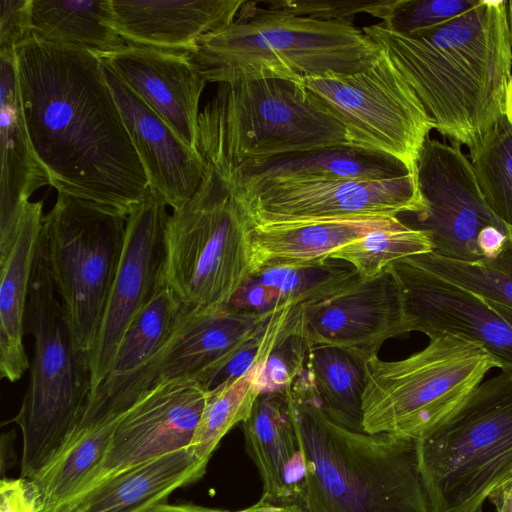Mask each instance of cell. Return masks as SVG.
Listing matches in <instances>:
<instances>
[{"label":"cell","instance_id":"cell-1","mask_svg":"<svg viewBox=\"0 0 512 512\" xmlns=\"http://www.w3.org/2000/svg\"><path fill=\"white\" fill-rule=\"evenodd\" d=\"M16 60L27 131L49 185L127 216L149 185L100 57L33 34Z\"/></svg>","mask_w":512,"mask_h":512},{"label":"cell","instance_id":"cell-2","mask_svg":"<svg viewBox=\"0 0 512 512\" xmlns=\"http://www.w3.org/2000/svg\"><path fill=\"white\" fill-rule=\"evenodd\" d=\"M362 30L388 55L450 143L470 149L506 116L512 76L508 1L479 0L417 36L381 23Z\"/></svg>","mask_w":512,"mask_h":512},{"label":"cell","instance_id":"cell-3","mask_svg":"<svg viewBox=\"0 0 512 512\" xmlns=\"http://www.w3.org/2000/svg\"><path fill=\"white\" fill-rule=\"evenodd\" d=\"M282 392L305 464L299 505L306 512H432L418 439L336 424L306 368Z\"/></svg>","mask_w":512,"mask_h":512},{"label":"cell","instance_id":"cell-4","mask_svg":"<svg viewBox=\"0 0 512 512\" xmlns=\"http://www.w3.org/2000/svg\"><path fill=\"white\" fill-rule=\"evenodd\" d=\"M380 47L352 23L243 3L229 25L199 38L191 54L207 82L345 75L364 71Z\"/></svg>","mask_w":512,"mask_h":512},{"label":"cell","instance_id":"cell-5","mask_svg":"<svg viewBox=\"0 0 512 512\" xmlns=\"http://www.w3.org/2000/svg\"><path fill=\"white\" fill-rule=\"evenodd\" d=\"M346 144L344 127L302 80L219 83L198 118L197 151L221 178L246 163Z\"/></svg>","mask_w":512,"mask_h":512},{"label":"cell","instance_id":"cell-6","mask_svg":"<svg viewBox=\"0 0 512 512\" xmlns=\"http://www.w3.org/2000/svg\"><path fill=\"white\" fill-rule=\"evenodd\" d=\"M40 234L26 311L34 338L30 381L13 421L22 433L21 477L33 480L65 448L91 392L85 351L77 348Z\"/></svg>","mask_w":512,"mask_h":512},{"label":"cell","instance_id":"cell-7","mask_svg":"<svg viewBox=\"0 0 512 512\" xmlns=\"http://www.w3.org/2000/svg\"><path fill=\"white\" fill-rule=\"evenodd\" d=\"M418 455L432 512H481L512 475V371L478 384L418 438Z\"/></svg>","mask_w":512,"mask_h":512},{"label":"cell","instance_id":"cell-8","mask_svg":"<svg viewBox=\"0 0 512 512\" xmlns=\"http://www.w3.org/2000/svg\"><path fill=\"white\" fill-rule=\"evenodd\" d=\"M252 227L240 197L207 165L192 198L168 216L160 282L184 306H226L252 274Z\"/></svg>","mask_w":512,"mask_h":512},{"label":"cell","instance_id":"cell-9","mask_svg":"<svg viewBox=\"0 0 512 512\" xmlns=\"http://www.w3.org/2000/svg\"><path fill=\"white\" fill-rule=\"evenodd\" d=\"M500 362L454 335L430 338L407 358L365 364L363 430L420 438L451 415Z\"/></svg>","mask_w":512,"mask_h":512},{"label":"cell","instance_id":"cell-10","mask_svg":"<svg viewBox=\"0 0 512 512\" xmlns=\"http://www.w3.org/2000/svg\"><path fill=\"white\" fill-rule=\"evenodd\" d=\"M127 216L64 193L44 215L41 237L74 342L96 337L123 250Z\"/></svg>","mask_w":512,"mask_h":512},{"label":"cell","instance_id":"cell-11","mask_svg":"<svg viewBox=\"0 0 512 512\" xmlns=\"http://www.w3.org/2000/svg\"><path fill=\"white\" fill-rule=\"evenodd\" d=\"M302 84L341 123L348 145L389 155L416 178L435 122L382 49L364 71L304 77Z\"/></svg>","mask_w":512,"mask_h":512},{"label":"cell","instance_id":"cell-12","mask_svg":"<svg viewBox=\"0 0 512 512\" xmlns=\"http://www.w3.org/2000/svg\"><path fill=\"white\" fill-rule=\"evenodd\" d=\"M272 313L183 305L164 346L111 393L86 406L75 432L119 416L145 391L164 380L191 376L209 391L216 376L261 331Z\"/></svg>","mask_w":512,"mask_h":512},{"label":"cell","instance_id":"cell-13","mask_svg":"<svg viewBox=\"0 0 512 512\" xmlns=\"http://www.w3.org/2000/svg\"><path fill=\"white\" fill-rule=\"evenodd\" d=\"M416 180L426 210L416 215L433 253L464 262H490L511 228L488 206L472 164L457 143L428 138L417 162Z\"/></svg>","mask_w":512,"mask_h":512},{"label":"cell","instance_id":"cell-14","mask_svg":"<svg viewBox=\"0 0 512 512\" xmlns=\"http://www.w3.org/2000/svg\"><path fill=\"white\" fill-rule=\"evenodd\" d=\"M232 189L253 225L385 219L426 210L411 174L383 180L279 178Z\"/></svg>","mask_w":512,"mask_h":512},{"label":"cell","instance_id":"cell-15","mask_svg":"<svg viewBox=\"0 0 512 512\" xmlns=\"http://www.w3.org/2000/svg\"><path fill=\"white\" fill-rule=\"evenodd\" d=\"M167 204L154 191L127 215L122 254L91 348V392L109 373L128 327L160 283ZM90 392V393H91Z\"/></svg>","mask_w":512,"mask_h":512},{"label":"cell","instance_id":"cell-16","mask_svg":"<svg viewBox=\"0 0 512 512\" xmlns=\"http://www.w3.org/2000/svg\"><path fill=\"white\" fill-rule=\"evenodd\" d=\"M208 392L191 376L164 380L145 391L119 417L101 466L77 496L124 470L189 448Z\"/></svg>","mask_w":512,"mask_h":512},{"label":"cell","instance_id":"cell-17","mask_svg":"<svg viewBox=\"0 0 512 512\" xmlns=\"http://www.w3.org/2000/svg\"><path fill=\"white\" fill-rule=\"evenodd\" d=\"M403 298L407 331L429 339L454 335L483 347L512 371V328L477 293L419 266L410 257L387 266Z\"/></svg>","mask_w":512,"mask_h":512},{"label":"cell","instance_id":"cell-18","mask_svg":"<svg viewBox=\"0 0 512 512\" xmlns=\"http://www.w3.org/2000/svg\"><path fill=\"white\" fill-rule=\"evenodd\" d=\"M300 308L311 348L337 347L368 360L378 356L387 339L408 333L402 292L387 268L371 279L356 275L328 296Z\"/></svg>","mask_w":512,"mask_h":512},{"label":"cell","instance_id":"cell-19","mask_svg":"<svg viewBox=\"0 0 512 512\" xmlns=\"http://www.w3.org/2000/svg\"><path fill=\"white\" fill-rule=\"evenodd\" d=\"M97 55L197 151L199 101L207 80L188 53L127 44Z\"/></svg>","mask_w":512,"mask_h":512},{"label":"cell","instance_id":"cell-20","mask_svg":"<svg viewBox=\"0 0 512 512\" xmlns=\"http://www.w3.org/2000/svg\"><path fill=\"white\" fill-rule=\"evenodd\" d=\"M102 61V60H101ZM103 72L145 170L149 189L173 210L198 190L207 165L138 94L103 62Z\"/></svg>","mask_w":512,"mask_h":512},{"label":"cell","instance_id":"cell-21","mask_svg":"<svg viewBox=\"0 0 512 512\" xmlns=\"http://www.w3.org/2000/svg\"><path fill=\"white\" fill-rule=\"evenodd\" d=\"M245 0H111L127 44L191 54L202 36L232 23Z\"/></svg>","mask_w":512,"mask_h":512},{"label":"cell","instance_id":"cell-22","mask_svg":"<svg viewBox=\"0 0 512 512\" xmlns=\"http://www.w3.org/2000/svg\"><path fill=\"white\" fill-rule=\"evenodd\" d=\"M0 250L10 248L23 205L48 175L32 146L20 101L16 52L0 51Z\"/></svg>","mask_w":512,"mask_h":512},{"label":"cell","instance_id":"cell-23","mask_svg":"<svg viewBox=\"0 0 512 512\" xmlns=\"http://www.w3.org/2000/svg\"><path fill=\"white\" fill-rule=\"evenodd\" d=\"M241 425L246 451L262 480L260 500L299 505L305 464L284 393H261Z\"/></svg>","mask_w":512,"mask_h":512},{"label":"cell","instance_id":"cell-24","mask_svg":"<svg viewBox=\"0 0 512 512\" xmlns=\"http://www.w3.org/2000/svg\"><path fill=\"white\" fill-rule=\"evenodd\" d=\"M206 468L190 448L180 449L105 479L56 512H142L199 480Z\"/></svg>","mask_w":512,"mask_h":512},{"label":"cell","instance_id":"cell-25","mask_svg":"<svg viewBox=\"0 0 512 512\" xmlns=\"http://www.w3.org/2000/svg\"><path fill=\"white\" fill-rule=\"evenodd\" d=\"M42 210V201L23 205L13 246L0 260V373L10 382L19 380L30 366L23 336Z\"/></svg>","mask_w":512,"mask_h":512},{"label":"cell","instance_id":"cell-26","mask_svg":"<svg viewBox=\"0 0 512 512\" xmlns=\"http://www.w3.org/2000/svg\"><path fill=\"white\" fill-rule=\"evenodd\" d=\"M406 174L410 173L399 160L346 144L246 163L222 179L231 188L237 189L279 178L383 180Z\"/></svg>","mask_w":512,"mask_h":512},{"label":"cell","instance_id":"cell-27","mask_svg":"<svg viewBox=\"0 0 512 512\" xmlns=\"http://www.w3.org/2000/svg\"><path fill=\"white\" fill-rule=\"evenodd\" d=\"M396 220L397 217L253 225L250 233L252 273L270 264L330 257L337 249Z\"/></svg>","mask_w":512,"mask_h":512},{"label":"cell","instance_id":"cell-28","mask_svg":"<svg viewBox=\"0 0 512 512\" xmlns=\"http://www.w3.org/2000/svg\"><path fill=\"white\" fill-rule=\"evenodd\" d=\"M30 15L33 34L44 41L95 54L127 45L113 27L111 0H31Z\"/></svg>","mask_w":512,"mask_h":512},{"label":"cell","instance_id":"cell-29","mask_svg":"<svg viewBox=\"0 0 512 512\" xmlns=\"http://www.w3.org/2000/svg\"><path fill=\"white\" fill-rule=\"evenodd\" d=\"M182 306L177 296L160 282L125 332L109 373L90 393L86 406L103 399L158 353L170 337Z\"/></svg>","mask_w":512,"mask_h":512},{"label":"cell","instance_id":"cell-30","mask_svg":"<svg viewBox=\"0 0 512 512\" xmlns=\"http://www.w3.org/2000/svg\"><path fill=\"white\" fill-rule=\"evenodd\" d=\"M120 416L73 434L61 453L30 480L40 512H56L83 490L101 466Z\"/></svg>","mask_w":512,"mask_h":512},{"label":"cell","instance_id":"cell-31","mask_svg":"<svg viewBox=\"0 0 512 512\" xmlns=\"http://www.w3.org/2000/svg\"><path fill=\"white\" fill-rule=\"evenodd\" d=\"M366 361L351 351L316 346L310 349L305 364L324 413L336 424L356 432L364 431Z\"/></svg>","mask_w":512,"mask_h":512},{"label":"cell","instance_id":"cell-32","mask_svg":"<svg viewBox=\"0 0 512 512\" xmlns=\"http://www.w3.org/2000/svg\"><path fill=\"white\" fill-rule=\"evenodd\" d=\"M310 349L300 305L274 311L264 327L255 362L261 393L282 392L291 385L305 369Z\"/></svg>","mask_w":512,"mask_h":512},{"label":"cell","instance_id":"cell-33","mask_svg":"<svg viewBox=\"0 0 512 512\" xmlns=\"http://www.w3.org/2000/svg\"><path fill=\"white\" fill-rule=\"evenodd\" d=\"M260 394L256 363L243 375L209 390L205 408L189 447L201 462L208 465L223 437L248 418Z\"/></svg>","mask_w":512,"mask_h":512},{"label":"cell","instance_id":"cell-34","mask_svg":"<svg viewBox=\"0 0 512 512\" xmlns=\"http://www.w3.org/2000/svg\"><path fill=\"white\" fill-rule=\"evenodd\" d=\"M251 275L271 287L284 304L303 305L328 296L357 274L346 261L327 257L263 266Z\"/></svg>","mask_w":512,"mask_h":512},{"label":"cell","instance_id":"cell-35","mask_svg":"<svg viewBox=\"0 0 512 512\" xmlns=\"http://www.w3.org/2000/svg\"><path fill=\"white\" fill-rule=\"evenodd\" d=\"M469 159L488 206L512 228V124L506 116L469 149Z\"/></svg>","mask_w":512,"mask_h":512},{"label":"cell","instance_id":"cell-36","mask_svg":"<svg viewBox=\"0 0 512 512\" xmlns=\"http://www.w3.org/2000/svg\"><path fill=\"white\" fill-rule=\"evenodd\" d=\"M432 251L426 232L398 219L337 249L330 257L348 262L359 277L371 279L385 271L393 261Z\"/></svg>","mask_w":512,"mask_h":512},{"label":"cell","instance_id":"cell-37","mask_svg":"<svg viewBox=\"0 0 512 512\" xmlns=\"http://www.w3.org/2000/svg\"><path fill=\"white\" fill-rule=\"evenodd\" d=\"M419 266L512 312V277L483 262H464L433 252L410 256Z\"/></svg>","mask_w":512,"mask_h":512},{"label":"cell","instance_id":"cell-38","mask_svg":"<svg viewBox=\"0 0 512 512\" xmlns=\"http://www.w3.org/2000/svg\"><path fill=\"white\" fill-rule=\"evenodd\" d=\"M479 0H396L381 24L407 36H417L459 17Z\"/></svg>","mask_w":512,"mask_h":512},{"label":"cell","instance_id":"cell-39","mask_svg":"<svg viewBox=\"0 0 512 512\" xmlns=\"http://www.w3.org/2000/svg\"><path fill=\"white\" fill-rule=\"evenodd\" d=\"M396 0H269L262 3L287 10L300 16L325 21L354 22L359 13H367L385 21L390 15Z\"/></svg>","mask_w":512,"mask_h":512},{"label":"cell","instance_id":"cell-40","mask_svg":"<svg viewBox=\"0 0 512 512\" xmlns=\"http://www.w3.org/2000/svg\"><path fill=\"white\" fill-rule=\"evenodd\" d=\"M31 0H0V51L16 52L33 35Z\"/></svg>","mask_w":512,"mask_h":512},{"label":"cell","instance_id":"cell-41","mask_svg":"<svg viewBox=\"0 0 512 512\" xmlns=\"http://www.w3.org/2000/svg\"><path fill=\"white\" fill-rule=\"evenodd\" d=\"M0 512H40L39 497L32 481L22 477L2 479Z\"/></svg>","mask_w":512,"mask_h":512},{"label":"cell","instance_id":"cell-42","mask_svg":"<svg viewBox=\"0 0 512 512\" xmlns=\"http://www.w3.org/2000/svg\"><path fill=\"white\" fill-rule=\"evenodd\" d=\"M488 500L495 512H512V475L493 490Z\"/></svg>","mask_w":512,"mask_h":512},{"label":"cell","instance_id":"cell-43","mask_svg":"<svg viewBox=\"0 0 512 512\" xmlns=\"http://www.w3.org/2000/svg\"><path fill=\"white\" fill-rule=\"evenodd\" d=\"M488 266L512 277V228L501 252L490 262H483Z\"/></svg>","mask_w":512,"mask_h":512},{"label":"cell","instance_id":"cell-44","mask_svg":"<svg viewBox=\"0 0 512 512\" xmlns=\"http://www.w3.org/2000/svg\"><path fill=\"white\" fill-rule=\"evenodd\" d=\"M142 512H230L223 509L198 506L193 504H158Z\"/></svg>","mask_w":512,"mask_h":512},{"label":"cell","instance_id":"cell-45","mask_svg":"<svg viewBox=\"0 0 512 512\" xmlns=\"http://www.w3.org/2000/svg\"><path fill=\"white\" fill-rule=\"evenodd\" d=\"M234 512H306L298 504H274L259 500L254 505Z\"/></svg>","mask_w":512,"mask_h":512},{"label":"cell","instance_id":"cell-46","mask_svg":"<svg viewBox=\"0 0 512 512\" xmlns=\"http://www.w3.org/2000/svg\"><path fill=\"white\" fill-rule=\"evenodd\" d=\"M506 118L512 124V76L510 79L508 93H507V112Z\"/></svg>","mask_w":512,"mask_h":512},{"label":"cell","instance_id":"cell-47","mask_svg":"<svg viewBox=\"0 0 512 512\" xmlns=\"http://www.w3.org/2000/svg\"><path fill=\"white\" fill-rule=\"evenodd\" d=\"M508 16H509L511 44H512V0L508 1Z\"/></svg>","mask_w":512,"mask_h":512}]
</instances>
